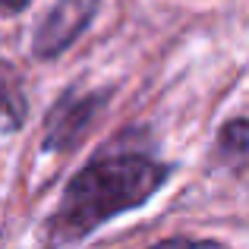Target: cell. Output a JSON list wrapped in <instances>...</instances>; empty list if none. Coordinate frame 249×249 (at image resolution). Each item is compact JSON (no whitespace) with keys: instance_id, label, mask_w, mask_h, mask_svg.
Listing matches in <instances>:
<instances>
[{"instance_id":"cell-1","label":"cell","mask_w":249,"mask_h":249,"mask_svg":"<svg viewBox=\"0 0 249 249\" xmlns=\"http://www.w3.org/2000/svg\"><path fill=\"white\" fill-rule=\"evenodd\" d=\"M170 167L142 152H107L89 161L63 189L48 237L54 243H76L95 227L148 202L164 186Z\"/></svg>"},{"instance_id":"cell-2","label":"cell","mask_w":249,"mask_h":249,"mask_svg":"<svg viewBox=\"0 0 249 249\" xmlns=\"http://www.w3.org/2000/svg\"><path fill=\"white\" fill-rule=\"evenodd\" d=\"M95 6L98 0H57L44 13V19L35 29V38H32V51L38 60H54L57 54H63L95 16Z\"/></svg>"},{"instance_id":"cell-3","label":"cell","mask_w":249,"mask_h":249,"mask_svg":"<svg viewBox=\"0 0 249 249\" xmlns=\"http://www.w3.org/2000/svg\"><path fill=\"white\" fill-rule=\"evenodd\" d=\"M104 104V95H73L70 91L44 123V148H67L89 129L95 110Z\"/></svg>"},{"instance_id":"cell-4","label":"cell","mask_w":249,"mask_h":249,"mask_svg":"<svg viewBox=\"0 0 249 249\" xmlns=\"http://www.w3.org/2000/svg\"><path fill=\"white\" fill-rule=\"evenodd\" d=\"M29 114V101L22 91V79H19L16 67L0 57V117H6L10 126H19Z\"/></svg>"},{"instance_id":"cell-5","label":"cell","mask_w":249,"mask_h":249,"mask_svg":"<svg viewBox=\"0 0 249 249\" xmlns=\"http://www.w3.org/2000/svg\"><path fill=\"white\" fill-rule=\"evenodd\" d=\"M218 145H221L224 164H231L240 174L246 167V120L243 117H233L231 123H224V129L218 136Z\"/></svg>"},{"instance_id":"cell-6","label":"cell","mask_w":249,"mask_h":249,"mask_svg":"<svg viewBox=\"0 0 249 249\" xmlns=\"http://www.w3.org/2000/svg\"><path fill=\"white\" fill-rule=\"evenodd\" d=\"M155 249H227V246L218 240H164Z\"/></svg>"},{"instance_id":"cell-7","label":"cell","mask_w":249,"mask_h":249,"mask_svg":"<svg viewBox=\"0 0 249 249\" xmlns=\"http://www.w3.org/2000/svg\"><path fill=\"white\" fill-rule=\"evenodd\" d=\"M32 0H0V10L3 13H19V10H25Z\"/></svg>"}]
</instances>
